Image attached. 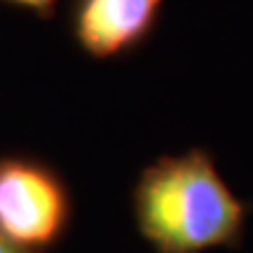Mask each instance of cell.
<instances>
[{"label":"cell","instance_id":"obj_5","mask_svg":"<svg viewBox=\"0 0 253 253\" xmlns=\"http://www.w3.org/2000/svg\"><path fill=\"white\" fill-rule=\"evenodd\" d=\"M0 253H38V251H28V249H21V246L7 242L5 237H0Z\"/></svg>","mask_w":253,"mask_h":253},{"label":"cell","instance_id":"obj_4","mask_svg":"<svg viewBox=\"0 0 253 253\" xmlns=\"http://www.w3.org/2000/svg\"><path fill=\"white\" fill-rule=\"evenodd\" d=\"M0 2L7 7H17L28 14H36L38 19H52L59 5V0H0Z\"/></svg>","mask_w":253,"mask_h":253},{"label":"cell","instance_id":"obj_1","mask_svg":"<svg viewBox=\"0 0 253 253\" xmlns=\"http://www.w3.org/2000/svg\"><path fill=\"white\" fill-rule=\"evenodd\" d=\"M253 202L237 197L209 148L157 155L131 185L136 232L155 253L239 249Z\"/></svg>","mask_w":253,"mask_h":253},{"label":"cell","instance_id":"obj_3","mask_svg":"<svg viewBox=\"0 0 253 253\" xmlns=\"http://www.w3.org/2000/svg\"><path fill=\"white\" fill-rule=\"evenodd\" d=\"M162 9L164 0H68L66 26L84 56L118 61L153 40Z\"/></svg>","mask_w":253,"mask_h":253},{"label":"cell","instance_id":"obj_2","mask_svg":"<svg viewBox=\"0 0 253 253\" xmlns=\"http://www.w3.org/2000/svg\"><path fill=\"white\" fill-rule=\"evenodd\" d=\"M75 197L52 162L31 153H0V237L47 253L68 237Z\"/></svg>","mask_w":253,"mask_h":253}]
</instances>
